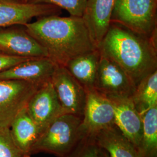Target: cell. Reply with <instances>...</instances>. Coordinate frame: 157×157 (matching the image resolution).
I'll list each match as a JSON object with an SVG mask.
<instances>
[{"mask_svg":"<svg viewBox=\"0 0 157 157\" xmlns=\"http://www.w3.org/2000/svg\"><path fill=\"white\" fill-rule=\"evenodd\" d=\"M24 27L58 65L64 67L75 56L97 49L82 17H40Z\"/></svg>","mask_w":157,"mask_h":157,"instance_id":"6da1fadb","label":"cell"},{"mask_svg":"<svg viewBox=\"0 0 157 157\" xmlns=\"http://www.w3.org/2000/svg\"><path fill=\"white\" fill-rule=\"evenodd\" d=\"M97 48L101 56L118 64L136 86L157 71V34L150 38L111 22Z\"/></svg>","mask_w":157,"mask_h":157,"instance_id":"7a4b0ae2","label":"cell"},{"mask_svg":"<svg viewBox=\"0 0 157 157\" xmlns=\"http://www.w3.org/2000/svg\"><path fill=\"white\" fill-rule=\"evenodd\" d=\"M82 118L63 113L54 119L34 144L30 154L44 152L58 157H67L86 136Z\"/></svg>","mask_w":157,"mask_h":157,"instance_id":"3957f363","label":"cell"},{"mask_svg":"<svg viewBox=\"0 0 157 157\" xmlns=\"http://www.w3.org/2000/svg\"><path fill=\"white\" fill-rule=\"evenodd\" d=\"M111 22L151 38L157 34V0H117Z\"/></svg>","mask_w":157,"mask_h":157,"instance_id":"277c9868","label":"cell"},{"mask_svg":"<svg viewBox=\"0 0 157 157\" xmlns=\"http://www.w3.org/2000/svg\"><path fill=\"white\" fill-rule=\"evenodd\" d=\"M42 84L21 80H0V128H10L17 114L26 107L32 96Z\"/></svg>","mask_w":157,"mask_h":157,"instance_id":"5b68a950","label":"cell"},{"mask_svg":"<svg viewBox=\"0 0 157 157\" xmlns=\"http://www.w3.org/2000/svg\"><path fill=\"white\" fill-rule=\"evenodd\" d=\"M58 100L65 113L83 118L86 90L63 66L56 65L51 78Z\"/></svg>","mask_w":157,"mask_h":157,"instance_id":"8992f818","label":"cell"},{"mask_svg":"<svg viewBox=\"0 0 157 157\" xmlns=\"http://www.w3.org/2000/svg\"><path fill=\"white\" fill-rule=\"evenodd\" d=\"M135 88L133 82L118 64L101 56L94 84L95 90L107 97H131Z\"/></svg>","mask_w":157,"mask_h":157,"instance_id":"52a82bcc","label":"cell"},{"mask_svg":"<svg viewBox=\"0 0 157 157\" xmlns=\"http://www.w3.org/2000/svg\"><path fill=\"white\" fill-rule=\"evenodd\" d=\"M114 124V109L111 100L94 89L86 90L82 124L85 136L93 137Z\"/></svg>","mask_w":157,"mask_h":157,"instance_id":"ba28073f","label":"cell"},{"mask_svg":"<svg viewBox=\"0 0 157 157\" xmlns=\"http://www.w3.org/2000/svg\"><path fill=\"white\" fill-rule=\"evenodd\" d=\"M26 108L42 133L54 119L65 113L51 80L40 86L29 100Z\"/></svg>","mask_w":157,"mask_h":157,"instance_id":"9c48e42d","label":"cell"},{"mask_svg":"<svg viewBox=\"0 0 157 157\" xmlns=\"http://www.w3.org/2000/svg\"><path fill=\"white\" fill-rule=\"evenodd\" d=\"M61 9L47 4L0 2V28L24 26L34 17L59 15Z\"/></svg>","mask_w":157,"mask_h":157,"instance_id":"30bf717a","label":"cell"},{"mask_svg":"<svg viewBox=\"0 0 157 157\" xmlns=\"http://www.w3.org/2000/svg\"><path fill=\"white\" fill-rule=\"evenodd\" d=\"M0 52L26 58L48 57L45 48L25 28H0Z\"/></svg>","mask_w":157,"mask_h":157,"instance_id":"8fae6325","label":"cell"},{"mask_svg":"<svg viewBox=\"0 0 157 157\" xmlns=\"http://www.w3.org/2000/svg\"><path fill=\"white\" fill-rule=\"evenodd\" d=\"M114 109L115 124L139 151L143 134V119L131 97H108Z\"/></svg>","mask_w":157,"mask_h":157,"instance_id":"7c38bea8","label":"cell"},{"mask_svg":"<svg viewBox=\"0 0 157 157\" xmlns=\"http://www.w3.org/2000/svg\"><path fill=\"white\" fill-rule=\"evenodd\" d=\"M57 64L48 57L32 58L0 72V80L44 84L51 80Z\"/></svg>","mask_w":157,"mask_h":157,"instance_id":"4fadbf2b","label":"cell"},{"mask_svg":"<svg viewBox=\"0 0 157 157\" xmlns=\"http://www.w3.org/2000/svg\"><path fill=\"white\" fill-rule=\"evenodd\" d=\"M117 0H87L82 17L97 47L109 29Z\"/></svg>","mask_w":157,"mask_h":157,"instance_id":"5bb4252c","label":"cell"},{"mask_svg":"<svg viewBox=\"0 0 157 157\" xmlns=\"http://www.w3.org/2000/svg\"><path fill=\"white\" fill-rule=\"evenodd\" d=\"M95 143L109 157H141L139 152L115 124L93 136Z\"/></svg>","mask_w":157,"mask_h":157,"instance_id":"9a60e30c","label":"cell"},{"mask_svg":"<svg viewBox=\"0 0 157 157\" xmlns=\"http://www.w3.org/2000/svg\"><path fill=\"white\" fill-rule=\"evenodd\" d=\"M12 137L18 148L30 157L34 144L42 132L25 107L17 114L10 126Z\"/></svg>","mask_w":157,"mask_h":157,"instance_id":"2e32d148","label":"cell"},{"mask_svg":"<svg viewBox=\"0 0 157 157\" xmlns=\"http://www.w3.org/2000/svg\"><path fill=\"white\" fill-rule=\"evenodd\" d=\"M100 56V53L97 48L75 56L69 60L64 67L86 90L94 89Z\"/></svg>","mask_w":157,"mask_h":157,"instance_id":"e0dca14e","label":"cell"},{"mask_svg":"<svg viewBox=\"0 0 157 157\" xmlns=\"http://www.w3.org/2000/svg\"><path fill=\"white\" fill-rule=\"evenodd\" d=\"M132 100L141 116L157 106V71L149 74L136 86Z\"/></svg>","mask_w":157,"mask_h":157,"instance_id":"ac0fdd59","label":"cell"},{"mask_svg":"<svg viewBox=\"0 0 157 157\" xmlns=\"http://www.w3.org/2000/svg\"><path fill=\"white\" fill-rule=\"evenodd\" d=\"M143 134L139 152L141 157H157V106L141 115Z\"/></svg>","mask_w":157,"mask_h":157,"instance_id":"d6986e66","label":"cell"},{"mask_svg":"<svg viewBox=\"0 0 157 157\" xmlns=\"http://www.w3.org/2000/svg\"><path fill=\"white\" fill-rule=\"evenodd\" d=\"M87 0H28L34 4H47L67 11L71 16L82 17Z\"/></svg>","mask_w":157,"mask_h":157,"instance_id":"ffe728a7","label":"cell"},{"mask_svg":"<svg viewBox=\"0 0 157 157\" xmlns=\"http://www.w3.org/2000/svg\"><path fill=\"white\" fill-rule=\"evenodd\" d=\"M0 157H29L15 144L10 128H0Z\"/></svg>","mask_w":157,"mask_h":157,"instance_id":"44dd1931","label":"cell"},{"mask_svg":"<svg viewBox=\"0 0 157 157\" xmlns=\"http://www.w3.org/2000/svg\"><path fill=\"white\" fill-rule=\"evenodd\" d=\"M99 147L93 137L85 136L67 157H98Z\"/></svg>","mask_w":157,"mask_h":157,"instance_id":"7402d4cb","label":"cell"},{"mask_svg":"<svg viewBox=\"0 0 157 157\" xmlns=\"http://www.w3.org/2000/svg\"><path fill=\"white\" fill-rule=\"evenodd\" d=\"M32 58H34L13 56L0 52V72Z\"/></svg>","mask_w":157,"mask_h":157,"instance_id":"603a6c76","label":"cell"},{"mask_svg":"<svg viewBox=\"0 0 157 157\" xmlns=\"http://www.w3.org/2000/svg\"><path fill=\"white\" fill-rule=\"evenodd\" d=\"M98 157H109L108 153L104 150L103 149H101L99 147V151H98Z\"/></svg>","mask_w":157,"mask_h":157,"instance_id":"cb8c5ba5","label":"cell"},{"mask_svg":"<svg viewBox=\"0 0 157 157\" xmlns=\"http://www.w3.org/2000/svg\"><path fill=\"white\" fill-rule=\"evenodd\" d=\"M0 2H11V3H23V2H25L24 0H0Z\"/></svg>","mask_w":157,"mask_h":157,"instance_id":"d4e9b609","label":"cell"},{"mask_svg":"<svg viewBox=\"0 0 157 157\" xmlns=\"http://www.w3.org/2000/svg\"><path fill=\"white\" fill-rule=\"evenodd\" d=\"M24 1H25V2H28V0H24Z\"/></svg>","mask_w":157,"mask_h":157,"instance_id":"484cf974","label":"cell"}]
</instances>
